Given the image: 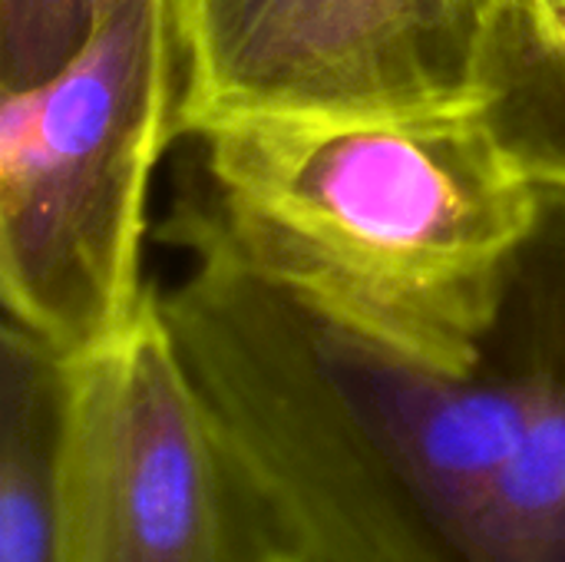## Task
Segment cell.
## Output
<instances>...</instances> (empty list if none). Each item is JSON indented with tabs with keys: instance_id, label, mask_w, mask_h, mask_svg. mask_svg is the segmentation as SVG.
Instances as JSON below:
<instances>
[{
	"instance_id": "3957f363",
	"label": "cell",
	"mask_w": 565,
	"mask_h": 562,
	"mask_svg": "<svg viewBox=\"0 0 565 562\" xmlns=\"http://www.w3.org/2000/svg\"><path fill=\"white\" fill-rule=\"evenodd\" d=\"M175 106L169 0H122L50 79L0 99V295L63 358L139 311L149 179Z\"/></svg>"
},
{
	"instance_id": "5b68a950",
	"label": "cell",
	"mask_w": 565,
	"mask_h": 562,
	"mask_svg": "<svg viewBox=\"0 0 565 562\" xmlns=\"http://www.w3.org/2000/svg\"><path fill=\"white\" fill-rule=\"evenodd\" d=\"M483 0H169L172 136L258 116H394L477 103Z\"/></svg>"
},
{
	"instance_id": "ba28073f",
	"label": "cell",
	"mask_w": 565,
	"mask_h": 562,
	"mask_svg": "<svg viewBox=\"0 0 565 562\" xmlns=\"http://www.w3.org/2000/svg\"><path fill=\"white\" fill-rule=\"evenodd\" d=\"M122 0H0V89H30L70 63Z\"/></svg>"
},
{
	"instance_id": "277c9868",
	"label": "cell",
	"mask_w": 565,
	"mask_h": 562,
	"mask_svg": "<svg viewBox=\"0 0 565 562\" xmlns=\"http://www.w3.org/2000/svg\"><path fill=\"white\" fill-rule=\"evenodd\" d=\"M60 562H311L199 394L156 288L66 364Z\"/></svg>"
},
{
	"instance_id": "7a4b0ae2",
	"label": "cell",
	"mask_w": 565,
	"mask_h": 562,
	"mask_svg": "<svg viewBox=\"0 0 565 562\" xmlns=\"http://www.w3.org/2000/svg\"><path fill=\"white\" fill-rule=\"evenodd\" d=\"M209 209L252 275L440 371L497 325L540 189L477 103L394 116H258L199 136Z\"/></svg>"
},
{
	"instance_id": "8992f818",
	"label": "cell",
	"mask_w": 565,
	"mask_h": 562,
	"mask_svg": "<svg viewBox=\"0 0 565 562\" xmlns=\"http://www.w3.org/2000/svg\"><path fill=\"white\" fill-rule=\"evenodd\" d=\"M473 86L516 169L565 192V0H483Z\"/></svg>"
},
{
	"instance_id": "6da1fadb",
	"label": "cell",
	"mask_w": 565,
	"mask_h": 562,
	"mask_svg": "<svg viewBox=\"0 0 565 562\" xmlns=\"http://www.w3.org/2000/svg\"><path fill=\"white\" fill-rule=\"evenodd\" d=\"M262 484L311 562H565L563 189H540L467 374L391 348L348 358Z\"/></svg>"
},
{
	"instance_id": "52a82bcc",
	"label": "cell",
	"mask_w": 565,
	"mask_h": 562,
	"mask_svg": "<svg viewBox=\"0 0 565 562\" xmlns=\"http://www.w3.org/2000/svg\"><path fill=\"white\" fill-rule=\"evenodd\" d=\"M66 364L17 321L0 341V562H60Z\"/></svg>"
}]
</instances>
